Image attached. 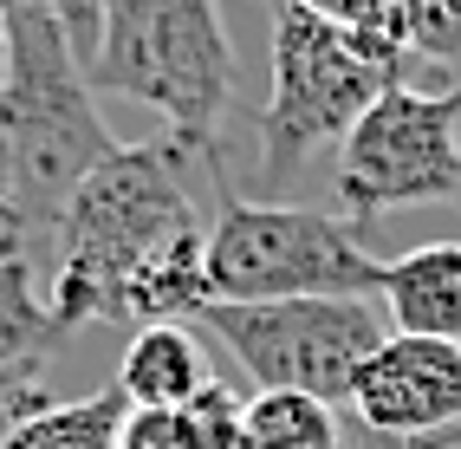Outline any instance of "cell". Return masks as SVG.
Segmentation results:
<instances>
[{
    "label": "cell",
    "instance_id": "cell-1",
    "mask_svg": "<svg viewBox=\"0 0 461 449\" xmlns=\"http://www.w3.org/2000/svg\"><path fill=\"white\" fill-rule=\"evenodd\" d=\"M202 183H221V143L163 131L117 143L72 189L46 261V307L59 333L91 319H195L208 299Z\"/></svg>",
    "mask_w": 461,
    "mask_h": 449
},
{
    "label": "cell",
    "instance_id": "cell-2",
    "mask_svg": "<svg viewBox=\"0 0 461 449\" xmlns=\"http://www.w3.org/2000/svg\"><path fill=\"white\" fill-rule=\"evenodd\" d=\"M0 20H7L0 143L14 163V202H20L26 242H33V261L46 274L72 189L117 150V137L104 131L98 105H91V78L46 0H0Z\"/></svg>",
    "mask_w": 461,
    "mask_h": 449
},
{
    "label": "cell",
    "instance_id": "cell-3",
    "mask_svg": "<svg viewBox=\"0 0 461 449\" xmlns=\"http://www.w3.org/2000/svg\"><path fill=\"white\" fill-rule=\"evenodd\" d=\"M273 92L260 105V189H286L293 176L312 163V150L345 143L371 98L390 85H416V52L403 33H345L299 0H273Z\"/></svg>",
    "mask_w": 461,
    "mask_h": 449
},
{
    "label": "cell",
    "instance_id": "cell-4",
    "mask_svg": "<svg viewBox=\"0 0 461 449\" xmlns=\"http://www.w3.org/2000/svg\"><path fill=\"white\" fill-rule=\"evenodd\" d=\"M85 78L163 117V131L214 137L234 105V46L221 0H104Z\"/></svg>",
    "mask_w": 461,
    "mask_h": 449
},
{
    "label": "cell",
    "instance_id": "cell-5",
    "mask_svg": "<svg viewBox=\"0 0 461 449\" xmlns=\"http://www.w3.org/2000/svg\"><path fill=\"white\" fill-rule=\"evenodd\" d=\"M384 287V261L331 208L221 196L208 222V299H299V293H364Z\"/></svg>",
    "mask_w": 461,
    "mask_h": 449
},
{
    "label": "cell",
    "instance_id": "cell-6",
    "mask_svg": "<svg viewBox=\"0 0 461 449\" xmlns=\"http://www.w3.org/2000/svg\"><path fill=\"white\" fill-rule=\"evenodd\" d=\"M214 333L254 391H305L325 404L351 398L357 365L384 339V313L364 293H299V299H202L195 319Z\"/></svg>",
    "mask_w": 461,
    "mask_h": 449
},
{
    "label": "cell",
    "instance_id": "cell-7",
    "mask_svg": "<svg viewBox=\"0 0 461 449\" xmlns=\"http://www.w3.org/2000/svg\"><path fill=\"white\" fill-rule=\"evenodd\" d=\"M338 215L371 228L390 208H422L461 189V78L455 92L390 85L338 143Z\"/></svg>",
    "mask_w": 461,
    "mask_h": 449
},
{
    "label": "cell",
    "instance_id": "cell-8",
    "mask_svg": "<svg viewBox=\"0 0 461 449\" xmlns=\"http://www.w3.org/2000/svg\"><path fill=\"white\" fill-rule=\"evenodd\" d=\"M351 417L396 436H442L461 430V345L422 333H384L351 378Z\"/></svg>",
    "mask_w": 461,
    "mask_h": 449
},
{
    "label": "cell",
    "instance_id": "cell-9",
    "mask_svg": "<svg viewBox=\"0 0 461 449\" xmlns=\"http://www.w3.org/2000/svg\"><path fill=\"white\" fill-rule=\"evenodd\" d=\"M384 313L396 333L422 339H455L461 345V242H429L384 261Z\"/></svg>",
    "mask_w": 461,
    "mask_h": 449
},
{
    "label": "cell",
    "instance_id": "cell-10",
    "mask_svg": "<svg viewBox=\"0 0 461 449\" xmlns=\"http://www.w3.org/2000/svg\"><path fill=\"white\" fill-rule=\"evenodd\" d=\"M117 391L131 410H176L208 384V358L189 319H163V325H137L124 358H117Z\"/></svg>",
    "mask_w": 461,
    "mask_h": 449
},
{
    "label": "cell",
    "instance_id": "cell-11",
    "mask_svg": "<svg viewBox=\"0 0 461 449\" xmlns=\"http://www.w3.org/2000/svg\"><path fill=\"white\" fill-rule=\"evenodd\" d=\"M240 404L248 398H234V384L208 378L176 410H131L117 449H234L240 443Z\"/></svg>",
    "mask_w": 461,
    "mask_h": 449
},
{
    "label": "cell",
    "instance_id": "cell-12",
    "mask_svg": "<svg viewBox=\"0 0 461 449\" xmlns=\"http://www.w3.org/2000/svg\"><path fill=\"white\" fill-rule=\"evenodd\" d=\"M338 410L305 391H254L240 404V443L234 449H338Z\"/></svg>",
    "mask_w": 461,
    "mask_h": 449
},
{
    "label": "cell",
    "instance_id": "cell-13",
    "mask_svg": "<svg viewBox=\"0 0 461 449\" xmlns=\"http://www.w3.org/2000/svg\"><path fill=\"white\" fill-rule=\"evenodd\" d=\"M124 391L117 384H104V391H91V398H72V404H46L33 410L26 424L7 436V449H117V436H124Z\"/></svg>",
    "mask_w": 461,
    "mask_h": 449
},
{
    "label": "cell",
    "instance_id": "cell-14",
    "mask_svg": "<svg viewBox=\"0 0 461 449\" xmlns=\"http://www.w3.org/2000/svg\"><path fill=\"white\" fill-rule=\"evenodd\" d=\"M59 339V319L46 307V274L26 254H0V365L46 358Z\"/></svg>",
    "mask_w": 461,
    "mask_h": 449
},
{
    "label": "cell",
    "instance_id": "cell-15",
    "mask_svg": "<svg viewBox=\"0 0 461 449\" xmlns=\"http://www.w3.org/2000/svg\"><path fill=\"white\" fill-rule=\"evenodd\" d=\"M396 26L416 66H461V0H396Z\"/></svg>",
    "mask_w": 461,
    "mask_h": 449
},
{
    "label": "cell",
    "instance_id": "cell-16",
    "mask_svg": "<svg viewBox=\"0 0 461 449\" xmlns=\"http://www.w3.org/2000/svg\"><path fill=\"white\" fill-rule=\"evenodd\" d=\"M46 358H26V365H0V449H7V436L26 424L33 410H46L52 404V391H46Z\"/></svg>",
    "mask_w": 461,
    "mask_h": 449
},
{
    "label": "cell",
    "instance_id": "cell-17",
    "mask_svg": "<svg viewBox=\"0 0 461 449\" xmlns=\"http://www.w3.org/2000/svg\"><path fill=\"white\" fill-rule=\"evenodd\" d=\"M299 7L345 26V33H403L396 26V0H299Z\"/></svg>",
    "mask_w": 461,
    "mask_h": 449
},
{
    "label": "cell",
    "instance_id": "cell-18",
    "mask_svg": "<svg viewBox=\"0 0 461 449\" xmlns=\"http://www.w3.org/2000/svg\"><path fill=\"white\" fill-rule=\"evenodd\" d=\"M461 430H442V436H396V430H371L364 417L338 410V449H455Z\"/></svg>",
    "mask_w": 461,
    "mask_h": 449
},
{
    "label": "cell",
    "instance_id": "cell-19",
    "mask_svg": "<svg viewBox=\"0 0 461 449\" xmlns=\"http://www.w3.org/2000/svg\"><path fill=\"white\" fill-rule=\"evenodd\" d=\"M46 7L59 14V26H66V40L78 52V66L91 59V46H98V20H104V0H46Z\"/></svg>",
    "mask_w": 461,
    "mask_h": 449
},
{
    "label": "cell",
    "instance_id": "cell-20",
    "mask_svg": "<svg viewBox=\"0 0 461 449\" xmlns=\"http://www.w3.org/2000/svg\"><path fill=\"white\" fill-rule=\"evenodd\" d=\"M0 66H7V20H0Z\"/></svg>",
    "mask_w": 461,
    "mask_h": 449
},
{
    "label": "cell",
    "instance_id": "cell-21",
    "mask_svg": "<svg viewBox=\"0 0 461 449\" xmlns=\"http://www.w3.org/2000/svg\"><path fill=\"white\" fill-rule=\"evenodd\" d=\"M455 202H461V189H455Z\"/></svg>",
    "mask_w": 461,
    "mask_h": 449
},
{
    "label": "cell",
    "instance_id": "cell-22",
    "mask_svg": "<svg viewBox=\"0 0 461 449\" xmlns=\"http://www.w3.org/2000/svg\"><path fill=\"white\" fill-rule=\"evenodd\" d=\"M455 449H461V443H455Z\"/></svg>",
    "mask_w": 461,
    "mask_h": 449
}]
</instances>
